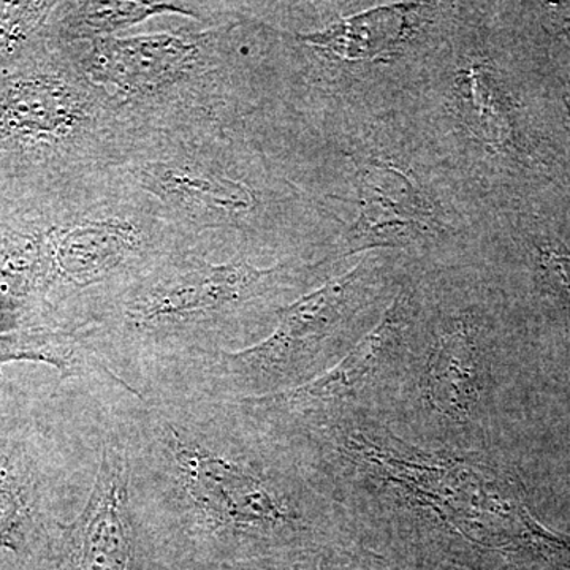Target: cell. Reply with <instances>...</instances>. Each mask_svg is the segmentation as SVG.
Masks as SVG:
<instances>
[{"label": "cell", "instance_id": "obj_1", "mask_svg": "<svg viewBox=\"0 0 570 570\" xmlns=\"http://www.w3.org/2000/svg\"><path fill=\"white\" fill-rule=\"evenodd\" d=\"M112 414L129 459L130 501L156 560L176 570L318 547L294 480L262 456V431L234 400L118 389Z\"/></svg>", "mask_w": 570, "mask_h": 570}, {"label": "cell", "instance_id": "obj_2", "mask_svg": "<svg viewBox=\"0 0 570 570\" xmlns=\"http://www.w3.org/2000/svg\"><path fill=\"white\" fill-rule=\"evenodd\" d=\"M321 266H258L246 255L184 245L75 335L124 387L148 392L198 360L247 347V333L276 325L287 306L281 299L309 283Z\"/></svg>", "mask_w": 570, "mask_h": 570}, {"label": "cell", "instance_id": "obj_3", "mask_svg": "<svg viewBox=\"0 0 570 570\" xmlns=\"http://www.w3.org/2000/svg\"><path fill=\"white\" fill-rule=\"evenodd\" d=\"M119 104L141 134H183L245 122L250 70L238 22L59 45Z\"/></svg>", "mask_w": 570, "mask_h": 570}, {"label": "cell", "instance_id": "obj_4", "mask_svg": "<svg viewBox=\"0 0 570 570\" xmlns=\"http://www.w3.org/2000/svg\"><path fill=\"white\" fill-rule=\"evenodd\" d=\"M0 75V168L41 198L121 165L135 130L115 99L59 45Z\"/></svg>", "mask_w": 570, "mask_h": 570}, {"label": "cell", "instance_id": "obj_5", "mask_svg": "<svg viewBox=\"0 0 570 570\" xmlns=\"http://www.w3.org/2000/svg\"><path fill=\"white\" fill-rule=\"evenodd\" d=\"M116 168L151 198L184 245L250 261L258 257V242L283 225L294 200L258 165L246 122L137 135Z\"/></svg>", "mask_w": 570, "mask_h": 570}, {"label": "cell", "instance_id": "obj_6", "mask_svg": "<svg viewBox=\"0 0 570 570\" xmlns=\"http://www.w3.org/2000/svg\"><path fill=\"white\" fill-rule=\"evenodd\" d=\"M43 204L51 332H80L124 288L184 246L151 198L116 167Z\"/></svg>", "mask_w": 570, "mask_h": 570}, {"label": "cell", "instance_id": "obj_7", "mask_svg": "<svg viewBox=\"0 0 570 570\" xmlns=\"http://www.w3.org/2000/svg\"><path fill=\"white\" fill-rule=\"evenodd\" d=\"M32 570H160L130 501L129 459L112 396L100 442L99 468L81 512L58 528L31 561Z\"/></svg>", "mask_w": 570, "mask_h": 570}, {"label": "cell", "instance_id": "obj_8", "mask_svg": "<svg viewBox=\"0 0 570 570\" xmlns=\"http://www.w3.org/2000/svg\"><path fill=\"white\" fill-rule=\"evenodd\" d=\"M407 302L397 298L381 322L337 365L294 389L269 395L234 400L247 417L276 439L318 425L333 409L373 381L403 341L407 325Z\"/></svg>", "mask_w": 570, "mask_h": 570}, {"label": "cell", "instance_id": "obj_9", "mask_svg": "<svg viewBox=\"0 0 570 570\" xmlns=\"http://www.w3.org/2000/svg\"><path fill=\"white\" fill-rule=\"evenodd\" d=\"M423 7L426 6L395 3L376 7L311 31H288L249 17L242 10V3H238L242 17L255 22L273 39L283 41L288 50L340 61L392 58L403 50L414 36Z\"/></svg>", "mask_w": 570, "mask_h": 570}, {"label": "cell", "instance_id": "obj_10", "mask_svg": "<svg viewBox=\"0 0 570 570\" xmlns=\"http://www.w3.org/2000/svg\"><path fill=\"white\" fill-rule=\"evenodd\" d=\"M358 216L347 232L351 246H387L433 230V206L411 176L377 160L360 165Z\"/></svg>", "mask_w": 570, "mask_h": 570}, {"label": "cell", "instance_id": "obj_11", "mask_svg": "<svg viewBox=\"0 0 570 570\" xmlns=\"http://www.w3.org/2000/svg\"><path fill=\"white\" fill-rule=\"evenodd\" d=\"M431 411L452 422H468L483 389L482 330L474 317L450 318L431 348L422 381Z\"/></svg>", "mask_w": 570, "mask_h": 570}, {"label": "cell", "instance_id": "obj_12", "mask_svg": "<svg viewBox=\"0 0 570 570\" xmlns=\"http://www.w3.org/2000/svg\"><path fill=\"white\" fill-rule=\"evenodd\" d=\"M184 17L200 24L230 22L232 2H58L47 28L48 43L69 45L105 39L153 17Z\"/></svg>", "mask_w": 570, "mask_h": 570}, {"label": "cell", "instance_id": "obj_13", "mask_svg": "<svg viewBox=\"0 0 570 570\" xmlns=\"http://www.w3.org/2000/svg\"><path fill=\"white\" fill-rule=\"evenodd\" d=\"M456 119L475 140L493 149L513 140L508 96L489 62L471 61L456 71L452 88Z\"/></svg>", "mask_w": 570, "mask_h": 570}, {"label": "cell", "instance_id": "obj_14", "mask_svg": "<svg viewBox=\"0 0 570 570\" xmlns=\"http://www.w3.org/2000/svg\"><path fill=\"white\" fill-rule=\"evenodd\" d=\"M58 2H0V69L47 43V28Z\"/></svg>", "mask_w": 570, "mask_h": 570}, {"label": "cell", "instance_id": "obj_15", "mask_svg": "<svg viewBox=\"0 0 570 570\" xmlns=\"http://www.w3.org/2000/svg\"><path fill=\"white\" fill-rule=\"evenodd\" d=\"M322 557L321 547H302L269 551L213 570H321Z\"/></svg>", "mask_w": 570, "mask_h": 570}, {"label": "cell", "instance_id": "obj_16", "mask_svg": "<svg viewBox=\"0 0 570 570\" xmlns=\"http://www.w3.org/2000/svg\"><path fill=\"white\" fill-rule=\"evenodd\" d=\"M539 266L551 291L570 307V254L558 246L539 247Z\"/></svg>", "mask_w": 570, "mask_h": 570}, {"label": "cell", "instance_id": "obj_17", "mask_svg": "<svg viewBox=\"0 0 570 570\" xmlns=\"http://www.w3.org/2000/svg\"><path fill=\"white\" fill-rule=\"evenodd\" d=\"M321 570H374L366 568V566H355L354 560L351 558L341 557L337 553H325L322 557Z\"/></svg>", "mask_w": 570, "mask_h": 570}, {"label": "cell", "instance_id": "obj_18", "mask_svg": "<svg viewBox=\"0 0 570 570\" xmlns=\"http://www.w3.org/2000/svg\"><path fill=\"white\" fill-rule=\"evenodd\" d=\"M0 570H32L28 562L14 557L10 551L0 550Z\"/></svg>", "mask_w": 570, "mask_h": 570}, {"label": "cell", "instance_id": "obj_19", "mask_svg": "<svg viewBox=\"0 0 570 570\" xmlns=\"http://www.w3.org/2000/svg\"><path fill=\"white\" fill-rule=\"evenodd\" d=\"M160 570H176V569L165 568V566H163V568H160Z\"/></svg>", "mask_w": 570, "mask_h": 570}]
</instances>
